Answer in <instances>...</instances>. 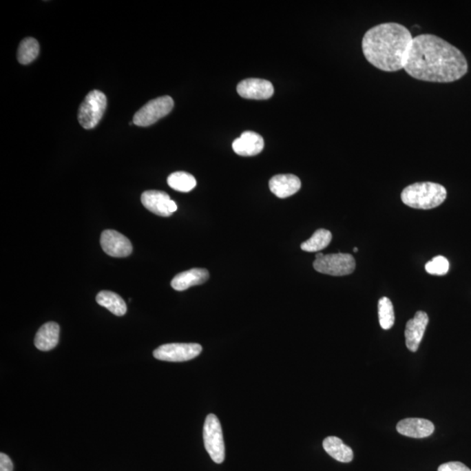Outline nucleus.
<instances>
[{"instance_id":"obj_1","label":"nucleus","mask_w":471,"mask_h":471,"mask_svg":"<svg viewBox=\"0 0 471 471\" xmlns=\"http://www.w3.org/2000/svg\"><path fill=\"white\" fill-rule=\"evenodd\" d=\"M404 70L418 81L450 83L467 74L468 62L459 49L443 39L421 34L412 41Z\"/></svg>"},{"instance_id":"obj_2","label":"nucleus","mask_w":471,"mask_h":471,"mask_svg":"<svg viewBox=\"0 0 471 471\" xmlns=\"http://www.w3.org/2000/svg\"><path fill=\"white\" fill-rule=\"evenodd\" d=\"M413 39L404 25L384 23L369 29L363 36V54L379 70L400 71L404 68Z\"/></svg>"},{"instance_id":"obj_3","label":"nucleus","mask_w":471,"mask_h":471,"mask_svg":"<svg viewBox=\"0 0 471 471\" xmlns=\"http://www.w3.org/2000/svg\"><path fill=\"white\" fill-rule=\"evenodd\" d=\"M401 201L408 207L430 209L438 207L447 198L446 189L439 183L424 182L408 185L401 192Z\"/></svg>"},{"instance_id":"obj_4","label":"nucleus","mask_w":471,"mask_h":471,"mask_svg":"<svg viewBox=\"0 0 471 471\" xmlns=\"http://www.w3.org/2000/svg\"><path fill=\"white\" fill-rule=\"evenodd\" d=\"M107 97L99 90L87 94L78 109V120L85 129H92L98 125L107 109Z\"/></svg>"},{"instance_id":"obj_5","label":"nucleus","mask_w":471,"mask_h":471,"mask_svg":"<svg viewBox=\"0 0 471 471\" xmlns=\"http://www.w3.org/2000/svg\"><path fill=\"white\" fill-rule=\"evenodd\" d=\"M355 260L352 255L346 253H318L313 262V268L318 273L331 276H345L355 270Z\"/></svg>"},{"instance_id":"obj_6","label":"nucleus","mask_w":471,"mask_h":471,"mask_svg":"<svg viewBox=\"0 0 471 471\" xmlns=\"http://www.w3.org/2000/svg\"><path fill=\"white\" fill-rule=\"evenodd\" d=\"M204 443L206 451L214 463H224L225 446L220 421L217 415L209 414L205 419L204 426Z\"/></svg>"},{"instance_id":"obj_7","label":"nucleus","mask_w":471,"mask_h":471,"mask_svg":"<svg viewBox=\"0 0 471 471\" xmlns=\"http://www.w3.org/2000/svg\"><path fill=\"white\" fill-rule=\"evenodd\" d=\"M173 107L174 101L171 97L166 96L156 98L155 100L149 101L142 109L137 111L134 116L133 123L139 127L152 125L157 121L168 116Z\"/></svg>"},{"instance_id":"obj_8","label":"nucleus","mask_w":471,"mask_h":471,"mask_svg":"<svg viewBox=\"0 0 471 471\" xmlns=\"http://www.w3.org/2000/svg\"><path fill=\"white\" fill-rule=\"evenodd\" d=\"M202 350V346L196 343H170L157 348L153 355L159 361L182 362L198 357Z\"/></svg>"},{"instance_id":"obj_9","label":"nucleus","mask_w":471,"mask_h":471,"mask_svg":"<svg viewBox=\"0 0 471 471\" xmlns=\"http://www.w3.org/2000/svg\"><path fill=\"white\" fill-rule=\"evenodd\" d=\"M140 200L144 207L161 217H170L178 209L176 202L163 191H147L143 193Z\"/></svg>"},{"instance_id":"obj_10","label":"nucleus","mask_w":471,"mask_h":471,"mask_svg":"<svg viewBox=\"0 0 471 471\" xmlns=\"http://www.w3.org/2000/svg\"><path fill=\"white\" fill-rule=\"evenodd\" d=\"M101 245L105 253L114 258L129 256L133 251L129 238L114 230H106L101 233Z\"/></svg>"},{"instance_id":"obj_11","label":"nucleus","mask_w":471,"mask_h":471,"mask_svg":"<svg viewBox=\"0 0 471 471\" xmlns=\"http://www.w3.org/2000/svg\"><path fill=\"white\" fill-rule=\"evenodd\" d=\"M237 91L245 99L267 100L273 96L274 88L269 81L247 78L238 85Z\"/></svg>"},{"instance_id":"obj_12","label":"nucleus","mask_w":471,"mask_h":471,"mask_svg":"<svg viewBox=\"0 0 471 471\" xmlns=\"http://www.w3.org/2000/svg\"><path fill=\"white\" fill-rule=\"evenodd\" d=\"M428 324V314L418 311L413 319L408 320L405 329L406 346L410 351L417 352Z\"/></svg>"},{"instance_id":"obj_13","label":"nucleus","mask_w":471,"mask_h":471,"mask_svg":"<svg viewBox=\"0 0 471 471\" xmlns=\"http://www.w3.org/2000/svg\"><path fill=\"white\" fill-rule=\"evenodd\" d=\"M263 137L253 131H245L232 143L234 152L241 156H254L263 151Z\"/></svg>"},{"instance_id":"obj_14","label":"nucleus","mask_w":471,"mask_h":471,"mask_svg":"<svg viewBox=\"0 0 471 471\" xmlns=\"http://www.w3.org/2000/svg\"><path fill=\"white\" fill-rule=\"evenodd\" d=\"M397 430L402 436L412 438H425L431 436L434 424L426 419L407 418L399 421Z\"/></svg>"},{"instance_id":"obj_15","label":"nucleus","mask_w":471,"mask_h":471,"mask_svg":"<svg viewBox=\"0 0 471 471\" xmlns=\"http://www.w3.org/2000/svg\"><path fill=\"white\" fill-rule=\"evenodd\" d=\"M269 188L278 198H286L300 191L301 181L292 174L277 175L270 180Z\"/></svg>"},{"instance_id":"obj_16","label":"nucleus","mask_w":471,"mask_h":471,"mask_svg":"<svg viewBox=\"0 0 471 471\" xmlns=\"http://www.w3.org/2000/svg\"><path fill=\"white\" fill-rule=\"evenodd\" d=\"M209 271L201 268H194V269L183 271V273L176 275L171 281V286L176 291H185L189 287L200 286L209 280Z\"/></svg>"},{"instance_id":"obj_17","label":"nucleus","mask_w":471,"mask_h":471,"mask_svg":"<svg viewBox=\"0 0 471 471\" xmlns=\"http://www.w3.org/2000/svg\"><path fill=\"white\" fill-rule=\"evenodd\" d=\"M60 339V326L55 322H48L36 333L34 345L41 351H50L58 345Z\"/></svg>"},{"instance_id":"obj_18","label":"nucleus","mask_w":471,"mask_h":471,"mask_svg":"<svg viewBox=\"0 0 471 471\" xmlns=\"http://www.w3.org/2000/svg\"><path fill=\"white\" fill-rule=\"evenodd\" d=\"M323 448L333 459L342 463H350L353 458L351 448L336 437H328L323 441Z\"/></svg>"},{"instance_id":"obj_19","label":"nucleus","mask_w":471,"mask_h":471,"mask_svg":"<svg viewBox=\"0 0 471 471\" xmlns=\"http://www.w3.org/2000/svg\"><path fill=\"white\" fill-rule=\"evenodd\" d=\"M96 302L116 316H123L127 313V305L123 297L110 291H101L96 296Z\"/></svg>"},{"instance_id":"obj_20","label":"nucleus","mask_w":471,"mask_h":471,"mask_svg":"<svg viewBox=\"0 0 471 471\" xmlns=\"http://www.w3.org/2000/svg\"><path fill=\"white\" fill-rule=\"evenodd\" d=\"M333 235L331 231L320 229L314 232L312 237L308 240L301 244V250L307 253H316L328 247L330 242L332 241Z\"/></svg>"},{"instance_id":"obj_21","label":"nucleus","mask_w":471,"mask_h":471,"mask_svg":"<svg viewBox=\"0 0 471 471\" xmlns=\"http://www.w3.org/2000/svg\"><path fill=\"white\" fill-rule=\"evenodd\" d=\"M170 188L176 191L187 193L191 191L196 187V181L191 174L187 172L178 171L172 173L167 180Z\"/></svg>"},{"instance_id":"obj_22","label":"nucleus","mask_w":471,"mask_h":471,"mask_svg":"<svg viewBox=\"0 0 471 471\" xmlns=\"http://www.w3.org/2000/svg\"><path fill=\"white\" fill-rule=\"evenodd\" d=\"M39 54V45L34 38H25L19 45L18 50V60L23 65L30 64L38 57Z\"/></svg>"},{"instance_id":"obj_23","label":"nucleus","mask_w":471,"mask_h":471,"mask_svg":"<svg viewBox=\"0 0 471 471\" xmlns=\"http://www.w3.org/2000/svg\"><path fill=\"white\" fill-rule=\"evenodd\" d=\"M379 322L381 328L390 329L395 324V311L391 300L387 297H381L378 302Z\"/></svg>"},{"instance_id":"obj_24","label":"nucleus","mask_w":471,"mask_h":471,"mask_svg":"<svg viewBox=\"0 0 471 471\" xmlns=\"http://www.w3.org/2000/svg\"><path fill=\"white\" fill-rule=\"evenodd\" d=\"M450 269V263L446 258L443 256H437L428 261L425 266V270L428 273L437 275V276H443L447 274Z\"/></svg>"},{"instance_id":"obj_25","label":"nucleus","mask_w":471,"mask_h":471,"mask_svg":"<svg viewBox=\"0 0 471 471\" xmlns=\"http://www.w3.org/2000/svg\"><path fill=\"white\" fill-rule=\"evenodd\" d=\"M437 471H471V470L462 463L450 462L441 464Z\"/></svg>"},{"instance_id":"obj_26","label":"nucleus","mask_w":471,"mask_h":471,"mask_svg":"<svg viewBox=\"0 0 471 471\" xmlns=\"http://www.w3.org/2000/svg\"><path fill=\"white\" fill-rule=\"evenodd\" d=\"M0 471H13V464L8 454H0Z\"/></svg>"},{"instance_id":"obj_27","label":"nucleus","mask_w":471,"mask_h":471,"mask_svg":"<svg viewBox=\"0 0 471 471\" xmlns=\"http://www.w3.org/2000/svg\"><path fill=\"white\" fill-rule=\"evenodd\" d=\"M353 251H355V253H358V248H353Z\"/></svg>"}]
</instances>
